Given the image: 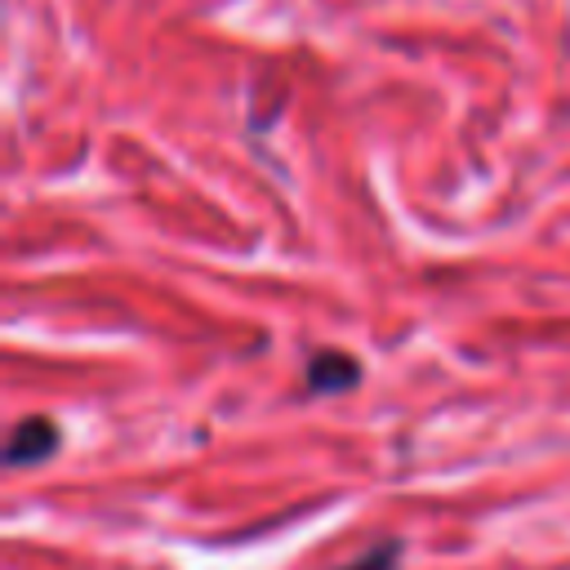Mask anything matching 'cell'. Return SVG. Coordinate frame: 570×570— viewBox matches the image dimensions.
Listing matches in <instances>:
<instances>
[{
  "instance_id": "cell-1",
  "label": "cell",
  "mask_w": 570,
  "mask_h": 570,
  "mask_svg": "<svg viewBox=\"0 0 570 570\" xmlns=\"http://www.w3.org/2000/svg\"><path fill=\"white\" fill-rule=\"evenodd\" d=\"M58 445H62L58 423L45 419V414H27V419L13 423L9 441H4V468H31V463H45V459L58 454Z\"/></svg>"
},
{
  "instance_id": "cell-2",
  "label": "cell",
  "mask_w": 570,
  "mask_h": 570,
  "mask_svg": "<svg viewBox=\"0 0 570 570\" xmlns=\"http://www.w3.org/2000/svg\"><path fill=\"white\" fill-rule=\"evenodd\" d=\"M303 383H307V392H316V396L347 392V387H356V383H361V361H356V356H347V352H338V347H321V352H312V356H307Z\"/></svg>"
},
{
  "instance_id": "cell-3",
  "label": "cell",
  "mask_w": 570,
  "mask_h": 570,
  "mask_svg": "<svg viewBox=\"0 0 570 570\" xmlns=\"http://www.w3.org/2000/svg\"><path fill=\"white\" fill-rule=\"evenodd\" d=\"M396 561H401V543L387 539V543H374L370 552H361L356 561H347L338 570H396Z\"/></svg>"
}]
</instances>
